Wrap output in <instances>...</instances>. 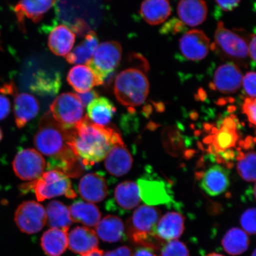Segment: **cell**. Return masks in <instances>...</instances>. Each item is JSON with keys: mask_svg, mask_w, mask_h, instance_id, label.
Here are the masks:
<instances>
[{"mask_svg": "<svg viewBox=\"0 0 256 256\" xmlns=\"http://www.w3.org/2000/svg\"><path fill=\"white\" fill-rule=\"evenodd\" d=\"M206 256H224L222 254H216V252H212V254H208Z\"/></svg>", "mask_w": 256, "mask_h": 256, "instance_id": "cell-52", "label": "cell"}, {"mask_svg": "<svg viewBox=\"0 0 256 256\" xmlns=\"http://www.w3.org/2000/svg\"><path fill=\"white\" fill-rule=\"evenodd\" d=\"M245 154L244 153L242 152H240L238 153V156H236V159L238 160H242L243 158H244Z\"/></svg>", "mask_w": 256, "mask_h": 256, "instance_id": "cell-50", "label": "cell"}, {"mask_svg": "<svg viewBox=\"0 0 256 256\" xmlns=\"http://www.w3.org/2000/svg\"><path fill=\"white\" fill-rule=\"evenodd\" d=\"M104 252L97 248L87 252V254H82V256H104Z\"/></svg>", "mask_w": 256, "mask_h": 256, "instance_id": "cell-48", "label": "cell"}, {"mask_svg": "<svg viewBox=\"0 0 256 256\" xmlns=\"http://www.w3.org/2000/svg\"><path fill=\"white\" fill-rule=\"evenodd\" d=\"M230 172L219 165L212 166L204 174L200 187L211 196L226 192L230 186Z\"/></svg>", "mask_w": 256, "mask_h": 256, "instance_id": "cell-17", "label": "cell"}, {"mask_svg": "<svg viewBox=\"0 0 256 256\" xmlns=\"http://www.w3.org/2000/svg\"><path fill=\"white\" fill-rule=\"evenodd\" d=\"M133 159L124 142L115 144L105 158V168L117 177L126 175L132 168Z\"/></svg>", "mask_w": 256, "mask_h": 256, "instance_id": "cell-15", "label": "cell"}, {"mask_svg": "<svg viewBox=\"0 0 256 256\" xmlns=\"http://www.w3.org/2000/svg\"><path fill=\"white\" fill-rule=\"evenodd\" d=\"M160 250L162 256H190L187 246L177 240L164 243Z\"/></svg>", "mask_w": 256, "mask_h": 256, "instance_id": "cell-36", "label": "cell"}, {"mask_svg": "<svg viewBox=\"0 0 256 256\" xmlns=\"http://www.w3.org/2000/svg\"><path fill=\"white\" fill-rule=\"evenodd\" d=\"M14 220L22 232L32 234L40 232L47 222L46 210L35 201H25L16 210Z\"/></svg>", "mask_w": 256, "mask_h": 256, "instance_id": "cell-9", "label": "cell"}, {"mask_svg": "<svg viewBox=\"0 0 256 256\" xmlns=\"http://www.w3.org/2000/svg\"><path fill=\"white\" fill-rule=\"evenodd\" d=\"M11 110V104L8 98L0 94V120H4L8 116Z\"/></svg>", "mask_w": 256, "mask_h": 256, "instance_id": "cell-40", "label": "cell"}, {"mask_svg": "<svg viewBox=\"0 0 256 256\" xmlns=\"http://www.w3.org/2000/svg\"><path fill=\"white\" fill-rule=\"evenodd\" d=\"M242 110L243 113L247 115L250 122L255 126L256 123V98H246L242 104Z\"/></svg>", "mask_w": 256, "mask_h": 256, "instance_id": "cell-39", "label": "cell"}, {"mask_svg": "<svg viewBox=\"0 0 256 256\" xmlns=\"http://www.w3.org/2000/svg\"><path fill=\"white\" fill-rule=\"evenodd\" d=\"M204 142L206 144H210L213 142V136H207L206 138L204 139Z\"/></svg>", "mask_w": 256, "mask_h": 256, "instance_id": "cell-49", "label": "cell"}, {"mask_svg": "<svg viewBox=\"0 0 256 256\" xmlns=\"http://www.w3.org/2000/svg\"><path fill=\"white\" fill-rule=\"evenodd\" d=\"M140 199L148 206L169 204L172 200L170 186L164 180L146 175L137 181Z\"/></svg>", "mask_w": 256, "mask_h": 256, "instance_id": "cell-11", "label": "cell"}, {"mask_svg": "<svg viewBox=\"0 0 256 256\" xmlns=\"http://www.w3.org/2000/svg\"><path fill=\"white\" fill-rule=\"evenodd\" d=\"M184 230V217L176 212H168L160 218L156 226L155 232L162 242L177 240Z\"/></svg>", "mask_w": 256, "mask_h": 256, "instance_id": "cell-18", "label": "cell"}, {"mask_svg": "<svg viewBox=\"0 0 256 256\" xmlns=\"http://www.w3.org/2000/svg\"><path fill=\"white\" fill-rule=\"evenodd\" d=\"M235 108H235L234 107V106L230 107V108H229V110H229V111H230V112H232L233 111H234V110H235Z\"/></svg>", "mask_w": 256, "mask_h": 256, "instance_id": "cell-55", "label": "cell"}, {"mask_svg": "<svg viewBox=\"0 0 256 256\" xmlns=\"http://www.w3.org/2000/svg\"><path fill=\"white\" fill-rule=\"evenodd\" d=\"M68 246V230L50 228L41 238V247L48 256H62Z\"/></svg>", "mask_w": 256, "mask_h": 256, "instance_id": "cell-27", "label": "cell"}, {"mask_svg": "<svg viewBox=\"0 0 256 256\" xmlns=\"http://www.w3.org/2000/svg\"><path fill=\"white\" fill-rule=\"evenodd\" d=\"M249 244L250 239L248 234L238 228L230 229L222 240L224 250L233 256L242 254L247 251Z\"/></svg>", "mask_w": 256, "mask_h": 256, "instance_id": "cell-32", "label": "cell"}, {"mask_svg": "<svg viewBox=\"0 0 256 256\" xmlns=\"http://www.w3.org/2000/svg\"><path fill=\"white\" fill-rule=\"evenodd\" d=\"M150 92V83L145 74L136 68H128L115 79L114 92L117 100L126 106H138L145 102Z\"/></svg>", "mask_w": 256, "mask_h": 256, "instance_id": "cell-4", "label": "cell"}, {"mask_svg": "<svg viewBox=\"0 0 256 256\" xmlns=\"http://www.w3.org/2000/svg\"><path fill=\"white\" fill-rule=\"evenodd\" d=\"M78 191L82 199L88 202H100L108 195L106 182L100 174H87L80 180Z\"/></svg>", "mask_w": 256, "mask_h": 256, "instance_id": "cell-16", "label": "cell"}, {"mask_svg": "<svg viewBox=\"0 0 256 256\" xmlns=\"http://www.w3.org/2000/svg\"><path fill=\"white\" fill-rule=\"evenodd\" d=\"M256 250H254V252H252V256H256Z\"/></svg>", "mask_w": 256, "mask_h": 256, "instance_id": "cell-56", "label": "cell"}, {"mask_svg": "<svg viewBox=\"0 0 256 256\" xmlns=\"http://www.w3.org/2000/svg\"><path fill=\"white\" fill-rule=\"evenodd\" d=\"M194 151H191V150H190V151L186 152V156H192V155L191 154H194Z\"/></svg>", "mask_w": 256, "mask_h": 256, "instance_id": "cell-51", "label": "cell"}, {"mask_svg": "<svg viewBox=\"0 0 256 256\" xmlns=\"http://www.w3.org/2000/svg\"><path fill=\"white\" fill-rule=\"evenodd\" d=\"M256 72H248L243 76L242 84L248 98H256Z\"/></svg>", "mask_w": 256, "mask_h": 256, "instance_id": "cell-38", "label": "cell"}, {"mask_svg": "<svg viewBox=\"0 0 256 256\" xmlns=\"http://www.w3.org/2000/svg\"><path fill=\"white\" fill-rule=\"evenodd\" d=\"M212 145L218 153L234 147L238 140L236 130L230 129L223 126L214 134Z\"/></svg>", "mask_w": 256, "mask_h": 256, "instance_id": "cell-34", "label": "cell"}, {"mask_svg": "<svg viewBox=\"0 0 256 256\" xmlns=\"http://www.w3.org/2000/svg\"><path fill=\"white\" fill-rule=\"evenodd\" d=\"M161 214V210L154 206L144 204L138 208L126 223V233L131 241L139 247L155 251L161 249L165 242L155 232Z\"/></svg>", "mask_w": 256, "mask_h": 256, "instance_id": "cell-3", "label": "cell"}, {"mask_svg": "<svg viewBox=\"0 0 256 256\" xmlns=\"http://www.w3.org/2000/svg\"><path fill=\"white\" fill-rule=\"evenodd\" d=\"M39 111V102L34 96L26 92L15 94L14 113L16 124L18 128H24L34 119Z\"/></svg>", "mask_w": 256, "mask_h": 256, "instance_id": "cell-20", "label": "cell"}, {"mask_svg": "<svg viewBox=\"0 0 256 256\" xmlns=\"http://www.w3.org/2000/svg\"><path fill=\"white\" fill-rule=\"evenodd\" d=\"M68 138V130L57 122L49 112L42 118L34 142L38 151L50 156V161L71 168L80 158L70 148Z\"/></svg>", "mask_w": 256, "mask_h": 256, "instance_id": "cell-2", "label": "cell"}, {"mask_svg": "<svg viewBox=\"0 0 256 256\" xmlns=\"http://www.w3.org/2000/svg\"><path fill=\"white\" fill-rule=\"evenodd\" d=\"M88 116L92 122L106 126L116 113V108L106 98H98L88 106Z\"/></svg>", "mask_w": 256, "mask_h": 256, "instance_id": "cell-29", "label": "cell"}, {"mask_svg": "<svg viewBox=\"0 0 256 256\" xmlns=\"http://www.w3.org/2000/svg\"><path fill=\"white\" fill-rule=\"evenodd\" d=\"M242 0H216L217 4L223 10L230 12L235 9Z\"/></svg>", "mask_w": 256, "mask_h": 256, "instance_id": "cell-43", "label": "cell"}, {"mask_svg": "<svg viewBox=\"0 0 256 256\" xmlns=\"http://www.w3.org/2000/svg\"><path fill=\"white\" fill-rule=\"evenodd\" d=\"M248 56L255 62L256 60V35L252 34L248 44Z\"/></svg>", "mask_w": 256, "mask_h": 256, "instance_id": "cell-46", "label": "cell"}, {"mask_svg": "<svg viewBox=\"0 0 256 256\" xmlns=\"http://www.w3.org/2000/svg\"><path fill=\"white\" fill-rule=\"evenodd\" d=\"M104 256H132V250L127 246H122L114 250L104 252Z\"/></svg>", "mask_w": 256, "mask_h": 256, "instance_id": "cell-44", "label": "cell"}, {"mask_svg": "<svg viewBox=\"0 0 256 256\" xmlns=\"http://www.w3.org/2000/svg\"><path fill=\"white\" fill-rule=\"evenodd\" d=\"M20 190L24 194L34 192L38 201L62 195L70 199H74L76 196L68 176L54 170L44 172L36 180L21 186Z\"/></svg>", "mask_w": 256, "mask_h": 256, "instance_id": "cell-5", "label": "cell"}, {"mask_svg": "<svg viewBox=\"0 0 256 256\" xmlns=\"http://www.w3.org/2000/svg\"><path fill=\"white\" fill-rule=\"evenodd\" d=\"M256 158L255 152H250L238 163L236 168L238 174L246 182L256 181Z\"/></svg>", "mask_w": 256, "mask_h": 256, "instance_id": "cell-35", "label": "cell"}, {"mask_svg": "<svg viewBox=\"0 0 256 256\" xmlns=\"http://www.w3.org/2000/svg\"><path fill=\"white\" fill-rule=\"evenodd\" d=\"M220 156L224 159V161L229 162L234 158L235 152L231 150H226L225 151L219 152Z\"/></svg>", "mask_w": 256, "mask_h": 256, "instance_id": "cell-47", "label": "cell"}, {"mask_svg": "<svg viewBox=\"0 0 256 256\" xmlns=\"http://www.w3.org/2000/svg\"><path fill=\"white\" fill-rule=\"evenodd\" d=\"M2 138V132L1 128H0V142H1Z\"/></svg>", "mask_w": 256, "mask_h": 256, "instance_id": "cell-54", "label": "cell"}, {"mask_svg": "<svg viewBox=\"0 0 256 256\" xmlns=\"http://www.w3.org/2000/svg\"><path fill=\"white\" fill-rule=\"evenodd\" d=\"M132 256H158L155 250L150 248L140 247L134 252Z\"/></svg>", "mask_w": 256, "mask_h": 256, "instance_id": "cell-45", "label": "cell"}, {"mask_svg": "<svg viewBox=\"0 0 256 256\" xmlns=\"http://www.w3.org/2000/svg\"><path fill=\"white\" fill-rule=\"evenodd\" d=\"M178 14L184 24L197 26L206 19L207 4L204 0H181L178 4Z\"/></svg>", "mask_w": 256, "mask_h": 256, "instance_id": "cell-22", "label": "cell"}, {"mask_svg": "<svg viewBox=\"0 0 256 256\" xmlns=\"http://www.w3.org/2000/svg\"><path fill=\"white\" fill-rule=\"evenodd\" d=\"M122 48L116 41H108L99 44L94 56L86 64L90 68L102 84L120 65Z\"/></svg>", "mask_w": 256, "mask_h": 256, "instance_id": "cell-7", "label": "cell"}, {"mask_svg": "<svg viewBox=\"0 0 256 256\" xmlns=\"http://www.w3.org/2000/svg\"><path fill=\"white\" fill-rule=\"evenodd\" d=\"M62 85L58 73L50 74L46 72H40L35 76L32 90L40 95H56Z\"/></svg>", "mask_w": 256, "mask_h": 256, "instance_id": "cell-33", "label": "cell"}, {"mask_svg": "<svg viewBox=\"0 0 256 256\" xmlns=\"http://www.w3.org/2000/svg\"><path fill=\"white\" fill-rule=\"evenodd\" d=\"M171 12L168 0H144L140 6V15L147 24L152 26L162 24Z\"/></svg>", "mask_w": 256, "mask_h": 256, "instance_id": "cell-25", "label": "cell"}, {"mask_svg": "<svg viewBox=\"0 0 256 256\" xmlns=\"http://www.w3.org/2000/svg\"><path fill=\"white\" fill-rule=\"evenodd\" d=\"M68 131L70 148L86 168L104 160L115 144L124 142L116 130L92 122L88 115Z\"/></svg>", "mask_w": 256, "mask_h": 256, "instance_id": "cell-1", "label": "cell"}, {"mask_svg": "<svg viewBox=\"0 0 256 256\" xmlns=\"http://www.w3.org/2000/svg\"><path fill=\"white\" fill-rule=\"evenodd\" d=\"M140 200L138 185L132 181H126L122 182L115 188L114 200H108V204L114 203L120 209L128 210L138 206Z\"/></svg>", "mask_w": 256, "mask_h": 256, "instance_id": "cell-24", "label": "cell"}, {"mask_svg": "<svg viewBox=\"0 0 256 256\" xmlns=\"http://www.w3.org/2000/svg\"><path fill=\"white\" fill-rule=\"evenodd\" d=\"M98 46L97 34L94 31H89L84 40L66 56L67 62L76 65H86L92 58Z\"/></svg>", "mask_w": 256, "mask_h": 256, "instance_id": "cell-28", "label": "cell"}, {"mask_svg": "<svg viewBox=\"0 0 256 256\" xmlns=\"http://www.w3.org/2000/svg\"><path fill=\"white\" fill-rule=\"evenodd\" d=\"M67 82L78 94L87 92L102 83L90 68L86 65H76L70 69Z\"/></svg>", "mask_w": 256, "mask_h": 256, "instance_id": "cell-23", "label": "cell"}, {"mask_svg": "<svg viewBox=\"0 0 256 256\" xmlns=\"http://www.w3.org/2000/svg\"><path fill=\"white\" fill-rule=\"evenodd\" d=\"M76 94L78 96L80 102H81L84 108L87 107L92 100L98 98V94L94 90H91L83 92V94Z\"/></svg>", "mask_w": 256, "mask_h": 256, "instance_id": "cell-41", "label": "cell"}, {"mask_svg": "<svg viewBox=\"0 0 256 256\" xmlns=\"http://www.w3.org/2000/svg\"><path fill=\"white\" fill-rule=\"evenodd\" d=\"M54 120L66 130L72 129L84 118V107L78 96L65 92L58 96L50 106Z\"/></svg>", "mask_w": 256, "mask_h": 256, "instance_id": "cell-8", "label": "cell"}, {"mask_svg": "<svg viewBox=\"0 0 256 256\" xmlns=\"http://www.w3.org/2000/svg\"><path fill=\"white\" fill-rule=\"evenodd\" d=\"M72 30L74 33L79 35V36H86V34L90 31L89 30L88 26L82 19H78L76 20L75 24L72 26Z\"/></svg>", "mask_w": 256, "mask_h": 256, "instance_id": "cell-42", "label": "cell"}, {"mask_svg": "<svg viewBox=\"0 0 256 256\" xmlns=\"http://www.w3.org/2000/svg\"><path fill=\"white\" fill-rule=\"evenodd\" d=\"M46 162L41 154L32 148L18 152L12 162L14 174L22 180L33 181L44 174Z\"/></svg>", "mask_w": 256, "mask_h": 256, "instance_id": "cell-10", "label": "cell"}, {"mask_svg": "<svg viewBox=\"0 0 256 256\" xmlns=\"http://www.w3.org/2000/svg\"><path fill=\"white\" fill-rule=\"evenodd\" d=\"M75 40L76 35L71 28L65 24L58 25L48 36V47L56 56L66 57L72 49Z\"/></svg>", "mask_w": 256, "mask_h": 256, "instance_id": "cell-19", "label": "cell"}, {"mask_svg": "<svg viewBox=\"0 0 256 256\" xmlns=\"http://www.w3.org/2000/svg\"><path fill=\"white\" fill-rule=\"evenodd\" d=\"M48 226L52 228L68 230L72 220L68 207L58 200L48 204L46 210Z\"/></svg>", "mask_w": 256, "mask_h": 256, "instance_id": "cell-31", "label": "cell"}, {"mask_svg": "<svg viewBox=\"0 0 256 256\" xmlns=\"http://www.w3.org/2000/svg\"><path fill=\"white\" fill-rule=\"evenodd\" d=\"M184 56L191 60H200L206 58L210 49V40L202 30L188 31L179 41Z\"/></svg>", "mask_w": 256, "mask_h": 256, "instance_id": "cell-12", "label": "cell"}, {"mask_svg": "<svg viewBox=\"0 0 256 256\" xmlns=\"http://www.w3.org/2000/svg\"><path fill=\"white\" fill-rule=\"evenodd\" d=\"M124 224L119 217L108 216L96 226V234L104 242H116L126 238Z\"/></svg>", "mask_w": 256, "mask_h": 256, "instance_id": "cell-26", "label": "cell"}, {"mask_svg": "<svg viewBox=\"0 0 256 256\" xmlns=\"http://www.w3.org/2000/svg\"><path fill=\"white\" fill-rule=\"evenodd\" d=\"M204 129L206 130H210V129H212V128H210V124H206V126H204Z\"/></svg>", "mask_w": 256, "mask_h": 256, "instance_id": "cell-53", "label": "cell"}, {"mask_svg": "<svg viewBox=\"0 0 256 256\" xmlns=\"http://www.w3.org/2000/svg\"><path fill=\"white\" fill-rule=\"evenodd\" d=\"M240 223L243 230L249 234L254 235L256 233V209L249 208L242 214Z\"/></svg>", "mask_w": 256, "mask_h": 256, "instance_id": "cell-37", "label": "cell"}, {"mask_svg": "<svg viewBox=\"0 0 256 256\" xmlns=\"http://www.w3.org/2000/svg\"><path fill=\"white\" fill-rule=\"evenodd\" d=\"M214 40L215 42L210 44V49L216 50L224 58L240 62L249 56L247 41L226 28L222 22L217 24Z\"/></svg>", "mask_w": 256, "mask_h": 256, "instance_id": "cell-6", "label": "cell"}, {"mask_svg": "<svg viewBox=\"0 0 256 256\" xmlns=\"http://www.w3.org/2000/svg\"><path fill=\"white\" fill-rule=\"evenodd\" d=\"M70 249L76 254H83L98 248V236L94 230L76 226L68 234Z\"/></svg>", "mask_w": 256, "mask_h": 256, "instance_id": "cell-21", "label": "cell"}, {"mask_svg": "<svg viewBox=\"0 0 256 256\" xmlns=\"http://www.w3.org/2000/svg\"><path fill=\"white\" fill-rule=\"evenodd\" d=\"M56 2V0H20L14 11L21 30H24L26 19L38 23Z\"/></svg>", "mask_w": 256, "mask_h": 256, "instance_id": "cell-13", "label": "cell"}, {"mask_svg": "<svg viewBox=\"0 0 256 256\" xmlns=\"http://www.w3.org/2000/svg\"><path fill=\"white\" fill-rule=\"evenodd\" d=\"M242 78L241 70L235 63L224 64L214 74V88L224 94H234L241 88Z\"/></svg>", "mask_w": 256, "mask_h": 256, "instance_id": "cell-14", "label": "cell"}, {"mask_svg": "<svg viewBox=\"0 0 256 256\" xmlns=\"http://www.w3.org/2000/svg\"><path fill=\"white\" fill-rule=\"evenodd\" d=\"M72 222L82 223L88 226H95L100 220L101 212L98 208L90 202L76 201L70 208Z\"/></svg>", "mask_w": 256, "mask_h": 256, "instance_id": "cell-30", "label": "cell"}]
</instances>
